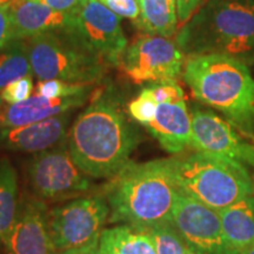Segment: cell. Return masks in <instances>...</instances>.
<instances>
[{
	"label": "cell",
	"instance_id": "obj_15",
	"mask_svg": "<svg viewBox=\"0 0 254 254\" xmlns=\"http://www.w3.org/2000/svg\"><path fill=\"white\" fill-rule=\"evenodd\" d=\"M93 90H88L71 97L46 98L43 95H32L27 100L18 104L6 105L0 109V128H9L38 123L62 113L71 112L82 106L92 95Z\"/></svg>",
	"mask_w": 254,
	"mask_h": 254
},
{
	"label": "cell",
	"instance_id": "obj_18",
	"mask_svg": "<svg viewBox=\"0 0 254 254\" xmlns=\"http://www.w3.org/2000/svg\"><path fill=\"white\" fill-rule=\"evenodd\" d=\"M218 212L232 253L240 254L254 246V194Z\"/></svg>",
	"mask_w": 254,
	"mask_h": 254
},
{
	"label": "cell",
	"instance_id": "obj_14",
	"mask_svg": "<svg viewBox=\"0 0 254 254\" xmlns=\"http://www.w3.org/2000/svg\"><path fill=\"white\" fill-rule=\"evenodd\" d=\"M71 112L27 125L0 128V146L25 153H40L57 147L66 140Z\"/></svg>",
	"mask_w": 254,
	"mask_h": 254
},
{
	"label": "cell",
	"instance_id": "obj_5",
	"mask_svg": "<svg viewBox=\"0 0 254 254\" xmlns=\"http://www.w3.org/2000/svg\"><path fill=\"white\" fill-rule=\"evenodd\" d=\"M172 158L178 190L215 211L254 194L253 178L236 160L204 152Z\"/></svg>",
	"mask_w": 254,
	"mask_h": 254
},
{
	"label": "cell",
	"instance_id": "obj_1",
	"mask_svg": "<svg viewBox=\"0 0 254 254\" xmlns=\"http://www.w3.org/2000/svg\"><path fill=\"white\" fill-rule=\"evenodd\" d=\"M138 141V133L127 122L119 94L109 86L92 95V103L69 129L67 145L82 173L95 179H111L129 163Z\"/></svg>",
	"mask_w": 254,
	"mask_h": 254
},
{
	"label": "cell",
	"instance_id": "obj_16",
	"mask_svg": "<svg viewBox=\"0 0 254 254\" xmlns=\"http://www.w3.org/2000/svg\"><path fill=\"white\" fill-rule=\"evenodd\" d=\"M13 39L27 40L75 25V14L53 9L37 0H13L8 6Z\"/></svg>",
	"mask_w": 254,
	"mask_h": 254
},
{
	"label": "cell",
	"instance_id": "obj_23",
	"mask_svg": "<svg viewBox=\"0 0 254 254\" xmlns=\"http://www.w3.org/2000/svg\"><path fill=\"white\" fill-rule=\"evenodd\" d=\"M148 230L158 254H187L190 251L173 225H161Z\"/></svg>",
	"mask_w": 254,
	"mask_h": 254
},
{
	"label": "cell",
	"instance_id": "obj_12",
	"mask_svg": "<svg viewBox=\"0 0 254 254\" xmlns=\"http://www.w3.org/2000/svg\"><path fill=\"white\" fill-rule=\"evenodd\" d=\"M74 14L75 27L88 45L109 65H118L128 45L120 17L98 0H84Z\"/></svg>",
	"mask_w": 254,
	"mask_h": 254
},
{
	"label": "cell",
	"instance_id": "obj_2",
	"mask_svg": "<svg viewBox=\"0 0 254 254\" xmlns=\"http://www.w3.org/2000/svg\"><path fill=\"white\" fill-rule=\"evenodd\" d=\"M103 194L110 207V224L144 228L173 225L178 194L173 158L141 164L129 161L111 178Z\"/></svg>",
	"mask_w": 254,
	"mask_h": 254
},
{
	"label": "cell",
	"instance_id": "obj_27",
	"mask_svg": "<svg viewBox=\"0 0 254 254\" xmlns=\"http://www.w3.org/2000/svg\"><path fill=\"white\" fill-rule=\"evenodd\" d=\"M110 11L120 18H125L135 23L140 14L139 0H98Z\"/></svg>",
	"mask_w": 254,
	"mask_h": 254
},
{
	"label": "cell",
	"instance_id": "obj_24",
	"mask_svg": "<svg viewBox=\"0 0 254 254\" xmlns=\"http://www.w3.org/2000/svg\"><path fill=\"white\" fill-rule=\"evenodd\" d=\"M158 105L159 104L155 100L153 93H152L151 87H146L139 93L135 99L129 101L127 110H128L129 116L135 122L140 123L144 126H147L154 119Z\"/></svg>",
	"mask_w": 254,
	"mask_h": 254
},
{
	"label": "cell",
	"instance_id": "obj_40",
	"mask_svg": "<svg viewBox=\"0 0 254 254\" xmlns=\"http://www.w3.org/2000/svg\"><path fill=\"white\" fill-rule=\"evenodd\" d=\"M253 180H254V176H253Z\"/></svg>",
	"mask_w": 254,
	"mask_h": 254
},
{
	"label": "cell",
	"instance_id": "obj_36",
	"mask_svg": "<svg viewBox=\"0 0 254 254\" xmlns=\"http://www.w3.org/2000/svg\"><path fill=\"white\" fill-rule=\"evenodd\" d=\"M97 254H105L104 252H103V251H100V250H98V253Z\"/></svg>",
	"mask_w": 254,
	"mask_h": 254
},
{
	"label": "cell",
	"instance_id": "obj_38",
	"mask_svg": "<svg viewBox=\"0 0 254 254\" xmlns=\"http://www.w3.org/2000/svg\"><path fill=\"white\" fill-rule=\"evenodd\" d=\"M251 138H252V140H254V135H252V136H251Z\"/></svg>",
	"mask_w": 254,
	"mask_h": 254
},
{
	"label": "cell",
	"instance_id": "obj_11",
	"mask_svg": "<svg viewBox=\"0 0 254 254\" xmlns=\"http://www.w3.org/2000/svg\"><path fill=\"white\" fill-rule=\"evenodd\" d=\"M192 136L190 147L196 152L220 155L254 167V145L244 140L226 122L208 110L195 109L190 113Z\"/></svg>",
	"mask_w": 254,
	"mask_h": 254
},
{
	"label": "cell",
	"instance_id": "obj_8",
	"mask_svg": "<svg viewBox=\"0 0 254 254\" xmlns=\"http://www.w3.org/2000/svg\"><path fill=\"white\" fill-rule=\"evenodd\" d=\"M186 57L171 38L144 34L132 41L119 58L118 66L129 80L177 81L183 74Z\"/></svg>",
	"mask_w": 254,
	"mask_h": 254
},
{
	"label": "cell",
	"instance_id": "obj_39",
	"mask_svg": "<svg viewBox=\"0 0 254 254\" xmlns=\"http://www.w3.org/2000/svg\"><path fill=\"white\" fill-rule=\"evenodd\" d=\"M252 66H253V67H254V60H253V65H252Z\"/></svg>",
	"mask_w": 254,
	"mask_h": 254
},
{
	"label": "cell",
	"instance_id": "obj_17",
	"mask_svg": "<svg viewBox=\"0 0 254 254\" xmlns=\"http://www.w3.org/2000/svg\"><path fill=\"white\" fill-rule=\"evenodd\" d=\"M146 127L168 153L183 152L192 136V118L185 99L159 104L154 119Z\"/></svg>",
	"mask_w": 254,
	"mask_h": 254
},
{
	"label": "cell",
	"instance_id": "obj_31",
	"mask_svg": "<svg viewBox=\"0 0 254 254\" xmlns=\"http://www.w3.org/2000/svg\"><path fill=\"white\" fill-rule=\"evenodd\" d=\"M41 4L66 13H74L84 0H37Z\"/></svg>",
	"mask_w": 254,
	"mask_h": 254
},
{
	"label": "cell",
	"instance_id": "obj_33",
	"mask_svg": "<svg viewBox=\"0 0 254 254\" xmlns=\"http://www.w3.org/2000/svg\"><path fill=\"white\" fill-rule=\"evenodd\" d=\"M12 1H13V0H0V8L8 7V6L11 5Z\"/></svg>",
	"mask_w": 254,
	"mask_h": 254
},
{
	"label": "cell",
	"instance_id": "obj_30",
	"mask_svg": "<svg viewBox=\"0 0 254 254\" xmlns=\"http://www.w3.org/2000/svg\"><path fill=\"white\" fill-rule=\"evenodd\" d=\"M14 40L8 7L0 8V50L4 49L9 41Z\"/></svg>",
	"mask_w": 254,
	"mask_h": 254
},
{
	"label": "cell",
	"instance_id": "obj_21",
	"mask_svg": "<svg viewBox=\"0 0 254 254\" xmlns=\"http://www.w3.org/2000/svg\"><path fill=\"white\" fill-rule=\"evenodd\" d=\"M18 176L7 159H0V243L4 244L17 219Z\"/></svg>",
	"mask_w": 254,
	"mask_h": 254
},
{
	"label": "cell",
	"instance_id": "obj_26",
	"mask_svg": "<svg viewBox=\"0 0 254 254\" xmlns=\"http://www.w3.org/2000/svg\"><path fill=\"white\" fill-rule=\"evenodd\" d=\"M33 91V75H26V77L12 81L5 88H2V91L0 92V98L6 105L18 104L31 98Z\"/></svg>",
	"mask_w": 254,
	"mask_h": 254
},
{
	"label": "cell",
	"instance_id": "obj_29",
	"mask_svg": "<svg viewBox=\"0 0 254 254\" xmlns=\"http://www.w3.org/2000/svg\"><path fill=\"white\" fill-rule=\"evenodd\" d=\"M208 0H176L177 17L179 26L182 27L204 6Z\"/></svg>",
	"mask_w": 254,
	"mask_h": 254
},
{
	"label": "cell",
	"instance_id": "obj_35",
	"mask_svg": "<svg viewBox=\"0 0 254 254\" xmlns=\"http://www.w3.org/2000/svg\"><path fill=\"white\" fill-rule=\"evenodd\" d=\"M2 106H4V101H2L1 98H0V109H1Z\"/></svg>",
	"mask_w": 254,
	"mask_h": 254
},
{
	"label": "cell",
	"instance_id": "obj_13",
	"mask_svg": "<svg viewBox=\"0 0 254 254\" xmlns=\"http://www.w3.org/2000/svg\"><path fill=\"white\" fill-rule=\"evenodd\" d=\"M8 254H55L47 225V208L40 199L21 202L5 243Z\"/></svg>",
	"mask_w": 254,
	"mask_h": 254
},
{
	"label": "cell",
	"instance_id": "obj_37",
	"mask_svg": "<svg viewBox=\"0 0 254 254\" xmlns=\"http://www.w3.org/2000/svg\"><path fill=\"white\" fill-rule=\"evenodd\" d=\"M187 254H196V253H194V252H192V251H190V252H189V253H187Z\"/></svg>",
	"mask_w": 254,
	"mask_h": 254
},
{
	"label": "cell",
	"instance_id": "obj_28",
	"mask_svg": "<svg viewBox=\"0 0 254 254\" xmlns=\"http://www.w3.org/2000/svg\"><path fill=\"white\" fill-rule=\"evenodd\" d=\"M151 91L158 104L185 99V92L177 81L159 82L151 86Z\"/></svg>",
	"mask_w": 254,
	"mask_h": 254
},
{
	"label": "cell",
	"instance_id": "obj_34",
	"mask_svg": "<svg viewBox=\"0 0 254 254\" xmlns=\"http://www.w3.org/2000/svg\"><path fill=\"white\" fill-rule=\"evenodd\" d=\"M240 254H254V246L250 247V249H247L245 251H243Z\"/></svg>",
	"mask_w": 254,
	"mask_h": 254
},
{
	"label": "cell",
	"instance_id": "obj_20",
	"mask_svg": "<svg viewBox=\"0 0 254 254\" xmlns=\"http://www.w3.org/2000/svg\"><path fill=\"white\" fill-rule=\"evenodd\" d=\"M140 14L135 26L150 36L171 38L179 26L176 0H139Z\"/></svg>",
	"mask_w": 254,
	"mask_h": 254
},
{
	"label": "cell",
	"instance_id": "obj_9",
	"mask_svg": "<svg viewBox=\"0 0 254 254\" xmlns=\"http://www.w3.org/2000/svg\"><path fill=\"white\" fill-rule=\"evenodd\" d=\"M28 182L44 200H62L81 195L92 186L88 176L73 161L67 142L36 153L28 164Z\"/></svg>",
	"mask_w": 254,
	"mask_h": 254
},
{
	"label": "cell",
	"instance_id": "obj_6",
	"mask_svg": "<svg viewBox=\"0 0 254 254\" xmlns=\"http://www.w3.org/2000/svg\"><path fill=\"white\" fill-rule=\"evenodd\" d=\"M26 43L32 72L39 80L93 85L103 79L109 66L75 25L32 37Z\"/></svg>",
	"mask_w": 254,
	"mask_h": 254
},
{
	"label": "cell",
	"instance_id": "obj_10",
	"mask_svg": "<svg viewBox=\"0 0 254 254\" xmlns=\"http://www.w3.org/2000/svg\"><path fill=\"white\" fill-rule=\"evenodd\" d=\"M173 226L196 254H233L228 249L219 212L178 190Z\"/></svg>",
	"mask_w": 254,
	"mask_h": 254
},
{
	"label": "cell",
	"instance_id": "obj_7",
	"mask_svg": "<svg viewBox=\"0 0 254 254\" xmlns=\"http://www.w3.org/2000/svg\"><path fill=\"white\" fill-rule=\"evenodd\" d=\"M109 218L110 207L103 193L80 196L47 211V225L56 251L79 249L99 240Z\"/></svg>",
	"mask_w": 254,
	"mask_h": 254
},
{
	"label": "cell",
	"instance_id": "obj_3",
	"mask_svg": "<svg viewBox=\"0 0 254 254\" xmlns=\"http://www.w3.org/2000/svg\"><path fill=\"white\" fill-rule=\"evenodd\" d=\"M176 43L186 58L221 55L252 66L254 0H208L180 27Z\"/></svg>",
	"mask_w": 254,
	"mask_h": 254
},
{
	"label": "cell",
	"instance_id": "obj_32",
	"mask_svg": "<svg viewBox=\"0 0 254 254\" xmlns=\"http://www.w3.org/2000/svg\"><path fill=\"white\" fill-rule=\"evenodd\" d=\"M99 240L93 241V243H91L90 245L87 246L79 247V249L57 251L55 254H97L98 250H99Z\"/></svg>",
	"mask_w": 254,
	"mask_h": 254
},
{
	"label": "cell",
	"instance_id": "obj_22",
	"mask_svg": "<svg viewBox=\"0 0 254 254\" xmlns=\"http://www.w3.org/2000/svg\"><path fill=\"white\" fill-rule=\"evenodd\" d=\"M33 75L26 40H12L0 50V92L12 81Z\"/></svg>",
	"mask_w": 254,
	"mask_h": 254
},
{
	"label": "cell",
	"instance_id": "obj_25",
	"mask_svg": "<svg viewBox=\"0 0 254 254\" xmlns=\"http://www.w3.org/2000/svg\"><path fill=\"white\" fill-rule=\"evenodd\" d=\"M93 90L92 84H74L52 79V80H39L36 86V93L46 98L71 97L81 92Z\"/></svg>",
	"mask_w": 254,
	"mask_h": 254
},
{
	"label": "cell",
	"instance_id": "obj_19",
	"mask_svg": "<svg viewBox=\"0 0 254 254\" xmlns=\"http://www.w3.org/2000/svg\"><path fill=\"white\" fill-rule=\"evenodd\" d=\"M99 250L105 254H158L150 230L131 225L104 230Z\"/></svg>",
	"mask_w": 254,
	"mask_h": 254
},
{
	"label": "cell",
	"instance_id": "obj_4",
	"mask_svg": "<svg viewBox=\"0 0 254 254\" xmlns=\"http://www.w3.org/2000/svg\"><path fill=\"white\" fill-rule=\"evenodd\" d=\"M193 97L219 111L227 122L252 136L254 77L251 66L221 55L189 57L183 72Z\"/></svg>",
	"mask_w": 254,
	"mask_h": 254
}]
</instances>
